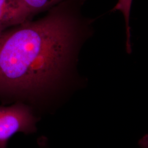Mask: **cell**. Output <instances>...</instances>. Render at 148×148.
Here are the masks:
<instances>
[{
    "mask_svg": "<svg viewBox=\"0 0 148 148\" xmlns=\"http://www.w3.org/2000/svg\"><path fill=\"white\" fill-rule=\"evenodd\" d=\"M35 122L32 111L24 104L0 106V148H7L9 139L16 133L34 132Z\"/></svg>",
    "mask_w": 148,
    "mask_h": 148,
    "instance_id": "obj_2",
    "label": "cell"
},
{
    "mask_svg": "<svg viewBox=\"0 0 148 148\" xmlns=\"http://www.w3.org/2000/svg\"><path fill=\"white\" fill-rule=\"evenodd\" d=\"M77 1H64L0 35V97L40 93L73 68L90 32Z\"/></svg>",
    "mask_w": 148,
    "mask_h": 148,
    "instance_id": "obj_1",
    "label": "cell"
},
{
    "mask_svg": "<svg viewBox=\"0 0 148 148\" xmlns=\"http://www.w3.org/2000/svg\"><path fill=\"white\" fill-rule=\"evenodd\" d=\"M139 144L141 148H148V135L143 137L139 140Z\"/></svg>",
    "mask_w": 148,
    "mask_h": 148,
    "instance_id": "obj_6",
    "label": "cell"
},
{
    "mask_svg": "<svg viewBox=\"0 0 148 148\" xmlns=\"http://www.w3.org/2000/svg\"><path fill=\"white\" fill-rule=\"evenodd\" d=\"M132 1L133 0H118L116 5L113 9L114 11L121 12L124 16L126 32V43L127 45L130 43L131 29L130 26V19Z\"/></svg>",
    "mask_w": 148,
    "mask_h": 148,
    "instance_id": "obj_4",
    "label": "cell"
},
{
    "mask_svg": "<svg viewBox=\"0 0 148 148\" xmlns=\"http://www.w3.org/2000/svg\"><path fill=\"white\" fill-rule=\"evenodd\" d=\"M34 16L23 0H0V35Z\"/></svg>",
    "mask_w": 148,
    "mask_h": 148,
    "instance_id": "obj_3",
    "label": "cell"
},
{
    "mask_svg": "<svg viewBox=\"0 0 148 148\" xmlns=\"http://www.w3.org/2000/svg\"><path fill=\"white\" fill-rule=\"evenodd\" d=\"M33 14L52 7L66 0H23Z\"/></svg>",
    "mask_w": 148,
    "mask_h": 148,
    "instance_id": "obj_5",
    "label": "cell"
}]
</instances>
